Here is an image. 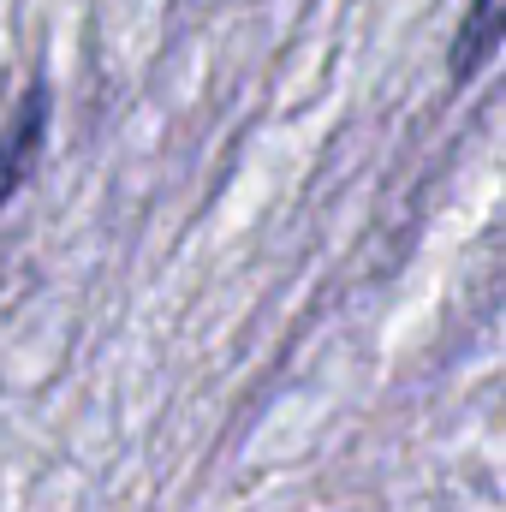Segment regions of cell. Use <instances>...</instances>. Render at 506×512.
<instances>
[{
    "mask_svg": "<svg viewBox=\"0 0 506 512\" xmlns=\"http://www.w3.org/2000/svg\"><path fill=\"white\" fill-rule=\"evenodd\" d=\"M42 126H48V90H42V84H30V90H24V102H18L12 131L0 137V203L24 185V173H30L36 149H42Z\"/></svg>",
    "mask_w": 506,
    "mask_h": 512,
    "instance_id": "cell-1",
    "label": "cell"
},
{
    "mask_svg": "<svg viewBox=\"0 0 506 512\" xmlns=\"http://www.w3.org/2000/svg\"><path fill=\"white\" fill-rule=\"evenodd\" d=\"M506 36V0H471L465 24H459V42H453V78H471Z\"/></svg>",
    "mask_w": 506,
    "mask_h": 512,
    "instance_id": "cell-2",
    "label": "cell"
}]
</instances>
